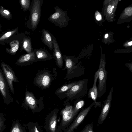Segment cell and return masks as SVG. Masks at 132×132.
I'll return each instance as SVG.
<instances>
[{
	"mask_svg": "<svg viewBox=\"0 0 132 132\" xmlns=\"http://www.w3.org/2000/svg\"><path fill=\"white\" fill-rule=\"evenodd\" d=\"M43 2V0H33L31 3L28 25L29 28L33 31L36 29L39 22Z\"/></svg>",
	"mask_w": 132,
	"mask_h": 132,
	"instance_id": "6da1fadb",
	"label": "cell"
},
{
	"mask_svg": "<svg viewBox=\"0 0 132 132\" xmlns=\"http://www.w3.org/2000/svg\"><path fill=\"white\" fill-rule=\"evenodd\" d=\"M54 9L55 12L50 16L48 20L56 26L61 28L66 27L70 20L67 15V11L63 10L57 6Z\"/></svg>",
	"mask_w": 132,
	"mask_h": 132,
	"instance_id": "7a4b0ae2",
	"label": "cell"
},
{
	"mask_svg": "<svg viewBox=\"0 0 132 132\" xmlns=\"http://www.w3.org/2000/svg\"><path fill=\"white\" fill-rule=\"evenodd\" d=\"M105 59L101 58L98 71V84L97 88V98L101 97L106 91V81L108 77V72L105 69Z\"/></svg>",
	"mask_w": 132,
	"mask_h": 132,
	"instance_id": "3957f363",
	"label": "cell"
},
{
	"mask_svg": "<svg viewBox=\"0 0 132 132\" xmlns=\"http://www.w3.org/2000/svg\"><path fill=\"white\" fill-rule=\"evenodd\" d=\"M88 80L86 79L77 81L76 84L68 90L67 96L70 98H79L87 94Z\"/></svg>",
	"mask_w": 132,
	"mask_h": 132,
	"instance_id": "277c9868",
	"label": "cell"
},
{
	"mask_svg": "<svg viewBox=\"0 0 132 132\" xmlns=\"http://www.w3.org/2000/svg\"><path fill=\"white\" fill-rule=\"evenodd\" d=\"M9 85L2 70L0 69V92L4 103L7 105L13 101L10 94Z\"/></svg>",
	"mask_w": 132,
	"mask_h": 132,
	"instance_id": "5b68a950",
	"label": "cell"
},
{
	"mask_svg": "<svg viewBox=\"0 0 132 132\" xmlns=\"http://www.w3.org/2000/svg\"><path fill=\"white\" fill-rule=\"evenodd\" d=\"M2 70L9 85L10 90L13 94L15 93L13 82H17L19 81L12 68L5 63H1Z\"/></svg>",
	"mask_w": 132,
	"mask_h": 132,
	"instance_id": "8992f818",
	"label": "cell"
},
{
	"mask_svg": "<svg viewBox=\"0 0 132 132\" xmlns=\"http://www.w3.org/2000/svg\"><path fill=\"white\" fill-rule=\"evenodd\" d=\"M113 87L111 89L107 97L105 100L98 118V124H102L107 116L110 110L112 100Z\"/></svg>",
	"mask_w": 132,
	"mask_h": 132,
	"instance_id": "52a82bcc",
	"label": "cell"
},
{
	"mask_svg": "<svg viewBox=\"0 0 132 132\" xmlns=\"http://www.w3.org/2000/svg\"><path fill=\"white\" fill-rule=\"evenodd\" d=\"M93 102L87 108L82 109L79 114L65 132H73L75 129L76 128L85 118L92 106L94 105Z\"/></svg>",
	"mask_w": 132,
	"mask_h": 132,
	"instance_id": "ba28073f",
	"label": "cell"
},
{
	"mask_svg": "<svg viewBox=\"0 0 132 132\" xmlns=\"http://www.w3.org/2000/svg\"><path fill=\"white\" fill-rule=\"evenodd\" d=\"M98 76V70L95 73L94 78V83L92 87L90 88L87 94L88 97L92 100L94 103V107H101L102 106L101 102H97V90L96 86V82Z\"/></svg>",
	"mask_w": 132,
	"mask_h": 132,
	"instance_id": "9c48e42d",
	"label": "cell"
},
{
	"mask_svg": "<svg viewBox=\"0 0 132 132\" xmlns=\"http://www.w3.org/2000/svg\"><path fill=\"white\" fill-rule=\"evenodd\" d=\"M71 106L67 105L61 111L62 119L61 125L64 126L71 121L75 116Z\"/></svg>",
	"mask_w": 132,
	"mask_h": 132,
	"instance_id": "30bf717a",
	"label": "cell"
},
{
	"mask_svg": "<svg viewBox=\"0 0 132 132\" xmlns=\"http://www.w3.org/2000/svg\"><path fill=\"white\" fill-rule=\"evenodd\" d=\"M52 36L53 39V49L54 56L59 67L61 68L63 64V58L62 53L56 39L52 34Z\"/></svg>",
	"mask_w": 132,
	"mask_h": 132,
	"instance_id": "8fae6325",
	"label": "cell"
},
{
	"mask_svg": "<svg viewBox=\"0 0 132 132\" xmlns=\"http://www.w3.org/2000/svg\"><path fill=\"white\" fill-rule=\"evenodd\" d=\"M42 34L41 39L42 42L49 48L52 50L53 49V39L52 34L45 29L41 31Z\"/></svg>",
	"mask_w": 132,
	"mask_h": 132,
	"instance_id": "7c38bea8",
	"label": "cell"
},
{
	"mask_svg": "<svg viewBox=\"0 0 132 132\" xmlns=\"http://www.w3.org/2000/svg\"><path fill=\"white\" fill-rule=\"evenodd\" d=\"M46 73H44L39 75L36 80L38 85L44 88L48 86L51 81L50 76Z\"/></svg>",
	"mask_w": 132,
	"mask_h": 132,
	"instance_id": "4fadbf2b",
	"label": "cell"
},
{
	"mask_svg": "<svg viewBox=\"0 0 132 132\" xmlns=\"http://www.w3.org/2000/svg\"><path fill=\"white\" fill-rule=\"evenodd\" d=\"M35 58V54L33 52L22 56L16 61V63L17 65H23L27 62L34 60Z\"/></svg>",
	"mask_w": 132,
	"mask_h": 132,
	"instance_id": "5bb4252c",
	"label": "cell"
},
{
	"mask_svg": "<svg viewBox=\"0 0 132 132\" xmlns=\"http://www.w3.org/2000/svg\"><path fill=\"white\" fill-rule=\"evenodd\" d=\"M25 101L26 104L32 109L35 108L36 106V101L33 94L26 90Z\"/></svg>",
	"mask_w": 132,
	"mask_h": 132,
	"instance_id": "9a60e30c",
	"label": "cell"
},
{
	"mask_svg": "<svg viewBox=\"0 0 132 132\" xmlns=\"http://www.w3.org/2000/svg\"><path fill=\"white\" fill-rule=\"evenodd\" d=\"M36 57L40 60L47 59L50 57V55L45 48L35 49L33 51Z\"/></svg>",
	"mask_w": 132,
	"mask_h": 132,
	"instance_id": "2e32d148",
	"label": "cell"
},
{
	"mask_svg": "<svg viewBox=\"0 0 132 132\" xmlns=\"http://www.w3.org/2000/svg\"><path fill=\"white\" fill-rule=\"evenodd\" d=\"M10 132H26L24 128L16 120H12Z\"/></svg>",
	"mask_w": 132,
	"mask_h": 132,
	"instance_id": "e0dca14e",
	"label": "cell"
},
{
	"mask_svg": "<svg viewBox=\"0 0 132 132\" xmlns=\"http://www.w3.org/2000/svg\"><path fill=\"white\" fill-rule=\"evenodd\" d=\"M23 47L28 53L33 52L30 37H28L24 38L23 40Z\"/></svg>",
	"mask_w": 132,
	"mask_h": 132,
	"instance_id": "ac0fdd59",
	"label": "cell"
},
{
	"mask_svg": "<svg viewBox=\"0 0 132 132\" xmlns=\"http://www.w3.org/2000/svg\"><path fill=\"white\" fill-rule=\"evenodd\" d=\"M57 115L54 113L51 117L49 122L50 130L52 132H55L57 124Z\"/></svg>",
	"mask_w": 132,
	"mask_h": 132,
	"instance_id": "d6986e66",
	"label": "cell"
},
{
	"mask_svg": "<svg viewBox=\"0 0 132 132\" xmlns=\"http://www.w3.org/2000/svg\"><path fill=\"white\" fill-rule=\"evenodd\" d=\"M85 104L84 101L83 100H81L77 103L74 108H72V111L75 116Z\"/></svg>",
	"mask_w": 132,
	"mask_h": 132,
	"instance_id": "ffe728a7",
	"label": "cell"
},
{
	"mask_svg": "<svg viewBox=\"0 0 132 132\" xmlns=\"http://www.w3.org/2000/svg\"><path fill=\"white\" fill-rule=\"evenodd\" d=\"M77 81L73 82L66 84L59 88L57 92L59 93H62L70 89L73 86L75 85Z\"/></svg>",
	"mask_w": 132,
	"mask_h": 132,
	"instance_id": "44dd1931",
	"label": "cell"
},
{
	"mask_svg": "<svg viewBox=\"0 0 132 132\" xmlns=\"http://www.w3.org/2000/svg\"><path fill=\"white\" fill-rule=\"evenodd\" d=\"M6 120L4 114L0 112V132H3L6 127L5 123Z\"/></svg>",
	"mask_w": 132,
	"mask_h": 132,
	"instance_id": "7402d4cb",
	"label": "cell"
},
{
	"mask_svg": "<svg viewBox=\"0 0 132 132\" xmlns=\"http://www.w3.org/2000/svg\"><path fill=\"white\" fill-rule=\"evenodd\" d=\"M63 57L65 59V64L67 68L69 71H71L73 65L72 60L70 58V56H68L64 55Z\"/></svg>",
	"mask_w": 132,
	"mask_h": 132,
	"instance_id": "603a6c76",
	"label": "cell"
},
{
	"mask_svg": "<svg viewBox=\"0 0 132 132\" xmlns=\"http://www.w3.org/2000/svg\"><path fill=\"white\" fill-rule=\"evenodd\" d=\"M20 3L24 11L29 9L31 5L30 0H21L20 1Z\"/></svg>",
	"mask_w": 132,
	"mask_h": 132,
	"instance_id": "cb8c5ba5",
	"label": "cell"
},
{
	"mask_svg": "<svg viewBox=\"0 0 132 132\" xmlns=\"http://www.w3.org/2000/svg\"><path fill=\"white\" fill-rule=\"evenodd\" d=\"M0 13L3 16L7 19L11 17L10 12L8 10L5 9L3 7L1 6L0 8Z\"/></svg>",
	"mask_w": 132,
	"mask_h": 132,
	"instance_id": "d4e9b609",
	"label": "cell"
},
{
	"mask_svg": "<svg viewBox=\"0 0 132 132\" xmlns=\"http://www.w3.org/2000/svg\"><path fill=\"white\" fill-rule=\"evenodd\" d=\"M80 132H94L92 123L86 125Z\"/></svg>",
	"mask_w": 132,
	"mask_h": 132,
	"instance_id": "484cf974",
	"label": "cell"
},
{
	"mask_svg": "<svg viewBox=\"0 0 132 132\" xmlns=\"http://www.w3.org/2000/svg\"><path fill=\"white\" fill-rule=\"evenodd\" d=\"M15 31H16L15 30H14L12 31H9L6 33L0 38V41L3 40L8 38L14 34Z\"/></svg>",
	"mask_w": 132,
	"mask_h": 132,
	"instance_id": "4316f807",
	"label": "cell"
},
{
	"mask_svg": "<svg viewBox=\"0 0 132 132\" xmlns=\"http://www.w3.org/2000/svg\"><path fill=\"white\" fill-rule=\"evenodd\" d=\"M19 47V43L16 44L15 46H12L11 48L8 50L7 51L9 53L13 54L15 53L17 51Z\"/></svg>",
	"mask_w": 132,
	"mask_h": 132,
	"instance_id": "83f0119b",
	"label": "cell"
},
{
	"mask_svg": "<svg viewBox=\"0 0 132 132\" xmlns=\"http://www.w3.org/2000/svg\"><path fill=\"white\" fill-rule=\"evenodd\" d=\"M126 14L129 16L132 15V8L131 7L126 8L125 10Z\"/></svg>",
	"mask_w": 132,
	"mask_h": 132,
	"instance_id": "f1b7e54d",
	"label": "cell"
},
{
	"mask_svg": "<svg viewBox=\"0 0 132 132\" xmlns=\"http://www.w3.org/2000/svg\"><path fill=\"white\" fill-rule=\"evenodd\" d=\"M125 65L130 71H132V64L131 63H126L125 64Z\"/></svg>",
	"mask_w": 132,
	"mask_h": 132,
	"instance_id": "f546056e",
	"label": "cell"
},
{
	"mask_svg": "<svg viewBox=\"0 0 132 132\" xmlns=\"http://www.w3.org/2000/svg\"><path fill=\"white\" fill-rule=\"evenodd\" d=\"M112 6L111 5H110L108 7L107 11L108 13L109 14L111 13L112 12L113 9L112 8Z\"/></svg>",
	"mask_w": 132,
	"mask_h": 132,
	"instance_id": "4dcf8cb0",
	"label": "cell"
},
{
	"mask_svg": "<svg viewBox=\"0 0 132 132\" xmlns=\"http://www.w3.org/2000/svg\"><path fill=\"white\" fill-rule=\"evenodd\" d=\"M97 12V13L96 12V13H97V14H95L96 18L97 20H99L101 19L102 17L100 14L98 12Z\"/></svg>",
	"mask_w": 132,
	"mask_h": 132,
	"instance_id": "1f68e13d",
	"label": "cell"
},
{
	"mask_svg": "<svg viewBox=\"0 0 132 132\" xmlns=\"http://www.w3.org/2000/svg\"><path fill=\"white\" fill-rule=\"evenodd\" d=\"M34 132H39L38 131L36 126H35L34 128Z\"/></svg>",
	"mask_w": 132,
	"mask_h": 132,
	"instance_id": "d6a6232c",
	"label": "cell"
},
{
	"mask_svg": "<svg viewBox=\"0 0 132 132\" xmlns=\"http://www.w3.org/2000/svg\"><path fill=\"white\" fill-rule=\"evenodd\" d=\"M128 44L129 45H130V46L132 44V41L129 42H128Z\"/></svg>",
	"mask_w": 132,
	"mask_h": 132,
	"instance_id": "836d02e7",
	"label": "cell"
},
{
	"mask_svg": "<svg viewBox=\"0 0 132 132\" xmlns=\"http://www.w3.org/2000/svg\"><path fill=\"white\" fill-rule=\"evenodd\" d=\"M108 34H106L105 36V38H107V37H108Z\"/></svg>",
	"mask_w": 132,
	"mask_h": 132,
	"instance_id": "e575fe53",
	"label": "cell"
},
{
	"mask_svg": "<svg viewBox=\"0 0 132 132\" xmlns=\"http://www.w3.org/2000/svg\"><path fill=\"white\" fill-rule=\"evenodd\" d=\"M112 8L113 9V8H114V6H112Z\"/></svg>",
	"mask_w": 132,
	"mask_h": 132,
	"instance_id": "d590c367",
	"label": "cell"
}]
</instances>
